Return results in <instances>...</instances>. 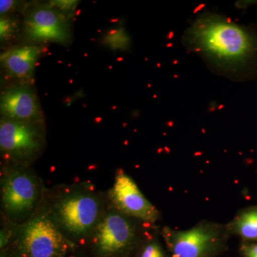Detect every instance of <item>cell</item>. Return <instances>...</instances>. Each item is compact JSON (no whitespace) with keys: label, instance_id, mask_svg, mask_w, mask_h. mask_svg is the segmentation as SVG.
Masks as SVG:
<instances>
[{"label":"cell","instance_id":"obj_1","mask_svg":"<svg viewBox=\"0 0 257 257\" xmlns=\"http://www.w3.org/2000/svg\"><path fill=\"white\" fill-rule=\"evenodd\" d=\"M42 206L62 234L78 248L85 247L108 209L106 192L89 182L47 189Z\"/></svg>","mask_w":257,"mask_h":257},{"label":"cell","instance_id":"obj_2","mask_svg":"<svg viewBox=\"0 0 257 257\" xmlns=\"http://www.w3.org/2000/svg\"><path fill=\"white\" fill-rule=\"evenodd\" d=\"M184 40L187 48L226 72L243 68L257 51V40L251 32L214 14H204L198 18L186 32Z\"/></svg>","mask_w":257,"mask_h":257},{"label":"cell","instance_id":"obj_3","mask_svg":"<svg viewBox=\"0 0 257 257\" xmlns=\"http://www.w3.org/2000/svg\"><path fill=\"white\" fill-rule=\"evenodd\" d=\"M156 225L147 224L108 206L85 247L88 257H135Z\"/></svg>","mask_w":257,"mask_h":257},{"label":"cell","instance_id":"obj_4","mask_svg":"<svg viewBox=\"0 0 257 257\" xmlns=\"http://www.w3.org/2000/svg\"><path fill=\"white\" fill-rule=\"evenodd\" d=\"M47 189L32 167L3 165L0 179L1 218L23 224L41 207Z\"/></svg>","mask_w":257,"mask_h":257},{"label":"cell","instance_id":"obj_5","mask_svg":"<svg viewBox=\"0 0 257 257\" xmlns=\"http://www.w3.org/2000/svg\"><path fill=\"white\" fill-rule=\"evenodd\" d=\"M78 249L62 234L42 204L28 220L18 224L14 239L5 251L10 257H67Z\"/></svg>","mask_w":257,"mask_h":257},{"label":"cell","instance_id":"obj_6","mask_svg":"<svg viewBox=\"0 0 257 257\" xmlns=\"http://www.w3.org/2000/svg\"><path fill=\"white\" fill-rule=\"evenodd\" d=\"M22 44H57L69 47L73 41V15L64 13L50 2L30 3L23 14Z\"/></svg>","mask_w":257,"mask_h":257},{"label":"cell","instance_id":"obj_7","mask_svg":"<svg viewBox=\"0 0 257 257\" xmlns=\"http://www.w3.org/2000/svg\"><path fill=\"white\" fill-rule=\"evenodd\" d=\"M46 145L45 122L0 118V154L3 165L32 167L43 155Z\"/></svg>","mask_w":257,"mask_h":257},{"label":"cell","instance_id":"obj_8","mask_svg":"<svg viewBox=\"0 0 257 257\" xmlns=\"http://www.w3.org/2000/svg\"><path fill=\"white\" fill-rule=\"evenodd\" d=\"M161 235L172 257H214L230 236L226 225L209 221L186 230L164 226Z\"/></svg>","mask_w":257,"mask_h":257},{"label":"cell","instance_id":"obj_9","mask_svg":"<svg viewBox=\"0 0 257 257\" xmlns=\"http://www.w3.org/2000/svg\"><path fill=\"white\" fill-rule=\"evenodd\" d=\"M108 206L125 215L155 225L160 211L143 194L138 184L123 170L116 171L114 184L106 192Z\"/></svg>","mask_w":257,"mask_h":257},{"label":"cell","instance_id":"obj_10","mask_svg":"<svg viewBox=\"0 0 257 257\" xmlns=\"http://www.w3.org/2000/svg\"><path fill=\"white\" fill-rule=\"evenodd\" d=\"M1 117L25 122H45V116L33 82L11 83L0 96Z\"/></svg>","mask_w":257,"mask_h":257},{"label":"cell","instance_id":"obj_11","mask_svg":"<svg viewBox=\"0 0 257 257\" xmlns=\"http://www.w3.org/2000/svg\"><path fill=\"white\" fill-rule=\"evenodd\" d=\"M46 50L45 45L22 43L5 49L0 62L5 76L15 82H33L37 62Z\"/></svg>","mask_w":257,"mask_h":257},{"label":"cell","instance_id":"obj_12","mask_svg":"<svg viewBox=\"0 0 257 257\" xmlns=\"http://www.w3.org/2000/svg\"><path fill=\"white\" fill-rule=\"evenodd\" d=\"M230 235L239 236L244 242L257 241V205L240 211L226 225Z\"/></svg>","mask_w":257,"mask_h":257},{"label":"cell","instance_id":"obj_13","mask_svg":"<svg viewBox=\"0 0 257 257\" xmlns=\"http://www.w3.org/2000/svg\"><path fill=\"white\" fill-rule=\"evenodd\" d=\"M23 15H1L0 18V42L1 45L9 47V43L20 38L23 31Z\"/></svg>","mask_w":257,"mask_h":257},{"label":"cell","instance_id":"obj_14","mask_svg":"<svg viewBox=\"0 0 257 257\" xmlns=\"http://www.w3.org/2000/svg\"><path fill=\"white\" fill-rule=\"evenodd\" d=\"M161 231L155 228L142 243L135 257H168L160 240Z\"/></svg>","mask_w":257,"mask_h":257},{"label":"cell","instance_id":"obj_15","mask_svg":"<svg viewBox=\"0 0 257 257\" xmlns=\"http://www.w3.org/2000/svg\"><path fill=\"white\" fill-rule=\"evenodd\" d=\"M102 44L112 50H128L130 46V37L124 28L115 29L105 34Z\"/></svg>","mask_w":257,"mask_h":257},{"label":"cell","instance_id":"obj_16","mask_svg":"<svg viewBox=\"0 0 257 257\" xmlns=\"http://www.w3.org/2000/svg\"><path fill=\"white\" fill-rule=\"evenodd\" d=\"M18 224L1 218V230H0V250L8 248L14 239Z\"/></svg>","mask_w":257,"mask_h":257},{"label":"cell","instance_id":"obj_17","mask_svg":"<svg viewBox=\"0 0 257 257\" xmlns=\"http://www.w3.org/2000/svg\"><path fill=\"white\" fill-rule=\"evenodd\" d=\"M30 3L23 1H13V0H1L0 1V15L16 14L21 13L28 8Z\"/></svg>","mask_w":257,"mask_h":257},{"label":"cell","instance_id":"obj_18","mask_svg":"<svg viewBox=\"0 0 257 257\" xmlns=\"http://www.w3.org/2000/svg\"><path fill=\"white\" fill-rule=\"evenodd\" d=\"M52 5H55L57 8L66 13L74 15L76 8L78 6L79 1H73V0H55L50 1Z\"/></svg>","mask_w":257,"mask_h":257},{"label":"cell","instance_id":"obj_19","mask_svg":"<svg viewBox=\"0 0 257 257\" xmlns=\"http://www.w3.org/2000/svg\"><path fill=\"white\" fill-rule=\"evenodd\" d=\"M240 251L243 257H257V241L244 242L240 246Z\"/></svg>","mask_w":257,"mask_h":257},{"label":"cell","instance_id":"obj_20","mask_svg":"<svg viewBox=\"0 0 257 257\" xmlns=\"http://www.w3.org/2000/svg\"><path fill=\"white\" fill-rule=\"evenodd\" d=\"M0 257H10L9 254H8V252L5 250L3 251H1V253H0Z\"/></svg>","mask_w":257,"mask_h":257},{"label":"cell","instance_id":"obj_21","mask_svg":"<svg viewBox=\"0 0 257 257\" xmlns=\"http://www.w3.org/2000/svg\"><path fill=\"white\" fill-rule=\"evenodd\" d=\"M67 257H86L84 256H80V255L77 254V253H73V254L69 255V256Z\"/></svg>","mask_w":257,"mask_h":257}]
</instances>
